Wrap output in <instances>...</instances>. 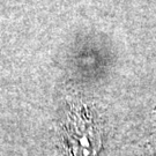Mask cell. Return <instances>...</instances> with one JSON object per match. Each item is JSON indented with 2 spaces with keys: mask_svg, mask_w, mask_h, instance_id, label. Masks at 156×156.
Segmentation results:
<instances>
[{
  "mask_svg": "<svg viewBox=\"0 0 156 156\" xmlns=\"http://www.w3.org/2000/svg\"><path fill=\"white\" fill-rule=\"evenodd\" d=\"M68 134L75 156H94L100 149L98 131L84 117H74L68 126Z\"/></svg>",
  "mask_w": 156,
  "mask_h": 156,
  "instance_id": "cell-1",
  "label": "cell"
}]
</instances>
